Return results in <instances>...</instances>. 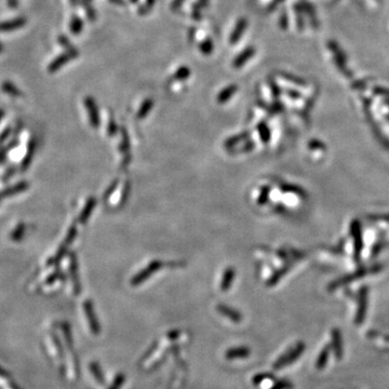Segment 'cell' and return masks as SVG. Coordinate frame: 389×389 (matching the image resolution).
<instances>
[{
  "label": "cell",
  "mask_w": 389,
  "mask_h": 389,
  "mask_svg": "<svg viewBox=\"0 0 389 389\" xmlns=\"http://www.w3.org/2000/svg\"><path fill=\"white\" fill-rule=\"evenodd\" d=\"M16 2H17V0H9V3H10V6H12V7H15Z\"/></svg>",
  "instance_id": "obj_36"
},
{
  "label": "cell",
  "mask_w": 389,
  "mask_h": 389,
  "mask_svg": "<svg viewBox=\"0 0 389 389\" xmlns=\"http://www.w3.org/2000/svg\"><path fill=\"white\" fill-rule=\"evenodd\" d=\"M249 135H250L249 132L240 133V134H238V135H235V136H233V137H230L229 140H227V141L224 143V146H225L226 148H233L236 144H238V143L244 141L245 138H248Z\"/></svg>",
  "instance_id": "obj_22"
},
{
  "label": "cell",
  "mask_w": 389,
  "mask_h": 389,
  "mask_svg": "<svg viewBox=\"0 0 389 389\" xmlns=\"http://www.w3.org/2000/svg\"><path fill=\"white\" fill-rule=\"evenodd\" d=\"M268 194H269V187L267 186H264L261 189V194H259L258 199H257V203L258 205H264L267 201L268 199Z\"/></svg>",
  "instance_id": "obj_27"
},
{
  "label": "cell",
  "mask_w": 389,
  "mask_h": 389,
  "mask_svg": "<svg viewBox=\"0 0 389 389\" xmlns=\"http://www.w3.org/2000/svg\"><path fill=\"white\" fill-rule=\"evenodd\" d=\"M90 371L91 374L93 375V377L95 378V381L100 384V385H104L105 384V377L102 372V369L100 368V365L97 364V362H91L90 365Z\"/></svg>",
  "instance_id": "obj_18"
},
{
  "label": "cell",
  "mask_w": 389,
  "mask_h": 389,
  "mask_svg": "<svg viewBox=\"0 0 389 389\" xmlns=\"http://www.w3.org/2000/svg\"><path fill=\"white\" fill-rule=\"evenodd\" d=\"M118 186V180H114V183H112V185H110V186L108 187V189H107V192H106V194H105V198H108L109 196H110V194H112L115 189H116V187Z\"/></svg>",
  "instance_id": "obj_31"
},
{
  "label": "cell",
  "mask_w": 389,
  "mask_h": 389,
  "mask_svg": "<svg viewBox=\"0 0 389 389\" xmlns=\"http://www.w3.org/2000/svg\"><path fill=\"white\" fill-rule=\"evenodd\" d=\"M253 147H254V142H249V143H247V144H245L242 148H240V150H239L238 151H242V152L250 151V150H253Z\"/></svg>",
  "instance_id": "obj_32"
},
{
  "label": "cell",
  "mask_w": 389,
  "mask_h": 389,
  "mask_svg": "<svg viewBox=\"0 0 389 389\" xmlns=\"http://www.w3.org/2000/svg\"><path fill=\"white\" fill-rule=\"evenodd\" d=\"M26 231V225L24 223H20L15 226V228L12 230V233L10 235V239L12 241L18 242L22 238L24 237Z\"/></svg>",
  "instance_id": "obj_21"
},
{
  "label": "cell",
  "mask_w": 389,
  "mask_h": 389,
  "mask_svg": "<svg viewBox=\"0 0 389 389\" xmlns=\"http://www.w3.org/2000/svg\"><path fill=\"white\" fill-rule=\"evenodd\" d=\"M124 381H126V376H124L123 374H118L117 376L115 377L112 385L109 386L108 389H120L124 384Z\"/></svg>",
  "instance_id": "obj_26"
},
{
  "label": "cell",
  "mask_w": 389,
  "mask_h": 389,
  "mask_svg": "<svg viewBox=\"0 0 389 389\" xmlns=\"http://www.w3.org/2000/svg\"><path fill=\"white\" fill-rule=\"evenodd\" d=\"M250 356V349L247 347H234L226 351L225 357L226 359L233 360V359H243L248 358Z\"/></svg>",
  "instance_id": "obj_9"
},
{
  "label": "cell",
  "mask_w": 389,
  "mask_h": 389,
  "mask_svg": "<svg viewBox=\"0 0 389 389\" xmlns=\"http://www.w3.org/2000/svg\"><path fill=\"white\" fill-rule=\"evenodd\" d=\"M235 276H236L235 268H233V267L227 268V269L224 271L223 278H222V281H221V290L222 291L229 290L231 284H233V281L235 279Z\"/></svg>",
  "instance_id": "obj_11"
},
{
  "label": "cell",
  "mask_w": 389,
  "mask_h": 389,
  "mask_svg": "<svg viewBox=\"0 0 389 389\" xmlns=\"http://www.w3.org/2000/svg\"><path fill=\"white\" fill-rule=\"evenodd\" d=\"M69 275L72 278L73 290L76 295H79L81 292V285L79 280V270H78V261L75 254L71 255V262H69Z\"/></svg>",
  "instance_id": "obj_5"
},
{
  "label": "cell",
  "mask_w": 389,
  "mask_h": 389,
  "mask_svg": "<svg viewBox=\"0 0 389 389\" xmlns=\"http://www.w3.org/2000/svg\"><path fill=\"white\" fill-rule=\"evenodd\" d=\"M76 235H77V229L75 226L71 227V228L68 229V233L66 235V238L64 239L63 243L60 245V248L58 249L57 253H55V255L50 259L48 262V265H55V264L60 263V261H62V258L65 256V254H66L68 247L72 244V242L74 241V239L76 238Z\"/></svg>",
  "instance_id": "obj_1"
},
{
  "label": "cell",
  "mask_w": 389,
  "mask_h": 389,
  "mask_svg": "<svg viewBox=\"0 0 389 389\" xmlns=\"http://www.w3.org/2000/svg\"><path fill=\"white\" fill-rule=\"evenodd\" d=\"M95 206H96V199L93 197L89 198V200L87 201L85 208H83L80 215H79V223L80 224H85L86 222L89 220L91 213H92V211H93Z\"/></svg>",
  "instance_id": "obj_12"
},
{
  "label": "cell",
  "mask_w": 389,
  "mask_h": 389,
  "mask_svg": "<svg viewBox=\"0 0 389 389\" xmlns=\"http://www.w3.org/2000/svg\"><path fill=\"white\" fill-rule=\"evenodd\" d=\"M120 150H121L122 154L124 155V161L123 164H127L130 159L129 151H130V141L128 137L127 131L124 129H122V141H121V146H120Z\"/></svg>",
  "instance_id": "obj_20"
},
{
  "label": "cell",
  "mask_w": 389,
  "mask_h": 389,
  "mask_svg": "<svg viewBox=\"0 0 389 389\" xmlns=\"http://www.w3.org/2000/svg\"><path fill=\"white\" fill-rule=\"evenodd\" d=\"M254 52H255V50H254L253 48H248L247 50H244L243 52H242L241 54H240V55H238L237 59L235 60L234 66L237 67V68L240 67V66H242V65H243L245 62H247L250 58L253 57Z\"/></svg>",
  "instance_id": "obj_17"
},
{
  "label": "cell",
  "mask_w": 389,
  "mask_h": 389,
  "mask_svg": "<svg viewBox=\"0 0 389 389\" xmlns=\"http://www.w3.org/2000/svg\"><path fill=\"white\" fill-rule=\"evenodd\" d=\"M329 47L332 50L333 54H334V59H335V62L339 65V67L341 68V71H343L344 73H347V69H345V55L343 54L342 51L340 50V48L337 47V45L334 43H330L329 45Z\"/></svg>",
  "instance_id": "obj_14"
},
{
  "label": "cell",
  "mask_w": 389,
  "mask_h": 389,
  "mask_svg": "<svg viewBox=\"0 0 389 389\" xmlns=\"http://www.w3.org/2000/svg\"><path fill=\"white\" fill-rule=\"evenodd\" d=\"M2 50H3V48H2V45H1V44H0V54H1V53H2Z\"/></svg>",
  "instance_id": "obj_38"
},
{
  "label": "cell",
  "mask_w": 389,
  "mask_h": 389,
  "mask_svg": "<svg viewBox=\"0 0 389 389\" xmlns=\"http://www.w3.org/2000/svg\"><path fill=\"white\" fill-rule=\"evenodd\" d=\"M152 105H154V102H152V100H150V99H148V100H146L144 103L142 104V106H141V108L138 109V113H137V118L138 119H143V118H145L146 116L150 114V109L152 108Z\"/></svg>",
  "instance_id": "obj_23"
},
{
  "label": "cell",
  "mask_w": 389,
  "mask_h": 389,
  "mask_svg": "<svg viewBox=\"0 0 389 389\" xmlns=\"http://www.w3.org/2000/svg\"><path fill=\"white\" fill-rule=\"evenodd\" d=\"M30 187V184L25 182V180H23V182L17 183L15 185H13L11 187H8L4 189V191L0 192V200H1L2 198H7V197H12V196H16V194H20L22 193L26 192L27 189Z\"/></svg>",
  "instance_id": "obj_8"
},
{
  "label": "cell",
  "mask_w": 389,
  "mask_h": 389,
  "mask_svg": "<svg viewBox=\"0 0 389 389\" xmlns=\"http://www.w3.org/2000/svg\"><path fill=\"white\" fill-rule=\"evenodd\" d=\"M77 55H78V52H77L76 50H74V49L67 51L66 53L59 55L58 58H55V59L53 60V61L49 64L48 72H49V73H55V72H58L60 68L63 67L64 65L66 64V63H68L69 61H71L72 59L76 58Z\"/></svg>",
  "instance_id": "obj_4"
},
{
  "label": "cell",
  "mask_w": 389,
  "mask_h": 389,
  "mask_svg": "<svg viewBox=\"0 0 389 389\" xmlns=\"http://www.w3.org/2000/svg\"><path fill=\"white\" fill-rule=\"evenodd\" d=\"M71 2H72V4H76L77 0H71Z\"/></svg>",
  "instance_id": "obj_39"
},
{
  "label": "cell",
  "mask_w": 389,
  "mask_h": 389,
  "mask_svg": "<svg viewBox=\"0 0 389 389\" xmlns=\"http://www.w3.org/2000/svg\"><path fill=\"white\" fill-rule=\"evenodd\" d=\"M189 69L186 67H183V68H180L179 71L175 74V79L178 80H182V79H186V78L189 76Z\"/></svg>",
  "instance_id": "obj_29"
},
{
  "label": "cell",
  "mask_w": 389,
  "mask_h": 389,
  "mask_svg": "<svg viewBox=\"0 0 389 389\" xmlns=\"http://www.w3.org/2000/svg\"><path fill=\"white\" fill-rule=\"evenodd\" d=\"M180 334V331H171V332H169L168 334H166V337H168V339H170V340H174V339H177V337L179 336Z\"/></svg>",
  "instance_id": "obj_33"
},
{
  "label": "cell",
  "mask_w": 389,
  "mask_h": 389,
  "mask_svg": "<svg viewBox=\"0 0 389 389\" xmlns=\"http://www.w3.org/2000/svg\"><path fill=\"white\" fill-rule=\"evenodd\" d=\"M217 312H219L222 316H224L226 318H228L231 322L234 323H240L242 321V316L240 314L237 310L231 308L229 306H227V305L224 304H219L216 306Z\"/></svg>",
  "instance_id": "obj_7"
},
{
  "label": "cell",
  "mask_w": 389,
  "mask_h": 389,
  "mask_svg": "<svg viewBox=\"0 0 389 389\" xmlns=\"http://www.w3.org/2000/svg\"><path fill=\"white\" fill-rule=\"evenodd\" d=\"M35 150H36V141L35 140H31L29 143V146H27V151L25 154L24 159L22 161V165H21V168L22 170H26L29 168L30 162L32 160V156L35 155Z\"/></svg>",
  "instance_id": "obj_15"
},
{
  "label": "cell",
  "mask_w": 389,
  "mask_h": 389,
  "mask_svg": "<svg viewBox=\"0 0 389 389\" xmlns=\"http://www.w3.org/2000/svg\"><path fill=\"white\" fill-rule=\"evenodd\" d=\"M161 267H162V263L160 261H152L151 263L148 264L144 269L141 270L140 272H137V274L132 278L131 284L133 286H136L138 284H143V282L146 281L147 279H150L151 275H154L155 272L160 270Z\"/></svg>",
  "instance_id": "obj_2"
},
{
  "label": "cell",
  "mask_w": 389,
  "mask_h": 389,
  "mask_svg": "<svg viewBox=\"0 0 389 389\" xmlns=\"http://www.w3.org/2000/svg\"><path fill=\"white\" fill-rule=\"evenodd\" d=\"M85 106L88 110V115H89V120H90L91 126L93 128H97L100 126V115H99V109H97L95 102L93 101L92 97L88 96L85 99Z\"/></svg>",
  "instance_id": "obj_6"
},
{
  "label": "cell",
  "mask_w": 389,
  "mask_h": 389,
  "mask_svg": "<svg viewBox=\"0 0 389 389\" xmlns=\"http://www.w3.org/2000/svg\"><path fill=\"white\" fill-rule=\"evenodd\" d=\"M82 30V21L78 16H73L71 21V30L74 34H79Z\"/></svg>",
  "instance_id": "obj_25"
},
{
  "label": "cell",
  "mask_w": 389,
  "mask_h": 389,
  "mask_svg": "<svg viewBox=\"0 0 389 389\" xmlns=\"http://www.w3.org/2000/svg\"><path fill=\"white\" fill-rule=\"evenodd\" d=\"M258 129V134L259 136H261V140L264 143H267L269 142V137H270V133H269V129L267 128V126L264 122L259 123L257 126Z\"/></svg>",
  "instance_id": "obj_24"
},
{
  "label": "cell",
  "mask_w": 389,
  "mask_h": 389,
  "mask_svg": "<svg viewBox=\"0 0 389 389\" xmlns=\"http://www.w3.org/2000/svg\"><path fill=\"white\" fill-rule=\"evenodd\" d=\"M108 135L109 136H113V135H115L116 133H117V126H116V123H115V121L114 120L112 119L109 121V124H108Z\"/></svg>",
  "instance_id": "obj_30"
},
{
  "label": "cell",
  "mask_w": 389,
  "mask_h": 389,
  "mask_svg": "<svg viewBox=\"0 0 389 389\" xmlns=\"http://www.w3.org/2000/svg\"><path fill=\"white\" fill-rule=\"evenodd\" d=\"M288 385H289V384L286 382H281V383H278L277 385H275L271 389H284V388L288 387Z\"/></svg>",
  "instance_id": "obj_35"
},
{
  "label": "cell",
  "mask_w": 389,
  "mask_h": 389,
  "mask_svg": "<svg viewBox=\"0 0 389 389\" xmlns=\"http://www.w3.org/2000/svg\"><path fill=\"white\" fill-rule=\"evenodd\" d=\"M1 89L4 92V93H7L9 95H11L13 97H20L22 96V92L20 91L17 87H15L13 85L12 82L10 81H4L1 86Z\"/></svg>",
  "instance_id": "obj_19"
},
{
  "label": "cell",
  "mask_w": 389,
  "mask_h": 389,
  "mask_svg": "<svg viewBox=\"0 0 389 389\" xmlns=\"http://www.w3.org/2000/svg\"><path fill=\"white\" fill-rule=\"evenodd\" d=\"M16 145V142L15 141H13L11 144H9V146H6L4 148H2V150H0V164H1V162L6 159V157H7V154L9 151H10L13 147H15Z\"/></svg>",
  "instance_id": "obj_28"
},
{
  "label": "cell",
  "mask_w": 389,
  "mask_h": 389,
  "mask_svg": "<svg viewBox=\"0 0 389 389\" xmlns=\"http://www.w3.org/2000/svg\"><path fill=\"white\" fill-rule=\"evenodd\" d=\"M247 25H248L247 20H245V18H240L237 23V25H236V27H235V30H233V32H231V36H230V44L231 45L237 43L240 37H241V35L243 34L245 29H247Z\"/></svg>",
  "instance_id": "obj_13"
},
{
  "label": "cell",
  "mask_w": 389,
  "mask_h": 389,
  "mask_svg": "<svg viewBox=\"0 0 389 389\" xmlns=\"http://www.w3.org/2000/svg\"><path fill=\"white\" fill-rule=\"evenodd\" d=\"M9 379V375L3 371V370L0 369V382H7Z\"/></svg>",
  "instance_id": "obj_34"
},
{
  "label": "cell",
  "mask_w": 389,
  "mask_h": 389,
  "mask_svg": "<svg viewBox=\"0 0 389 389\" xmlns=\"http://www.w3.org/2000/svg\"><path fill=\"white\" fill-rule=\"evenodd\" d=\"M26 24V20L23 17L15 18V20L7 21L0 23V31H12L18 29H22Z\"/></svg>",
  "instance_id": "obj_10"
},
{
  "label": "cell",
  "mask_w": 389,
  "mask_h": 389,
  "mask_svg": "<svg viewBox=\"0 0 389 389\" xmlns=\"http://www.w3.org/2000/svg\"><path fill=\"white\" fill-rule=\"evenodd\" d=\"M83 312H85L90 331L93 333L94 335H99L101 332V326L99 320H97L96 314L93 308V304H92L90 299H86L85 302H83Z\"/></svg>",
  "instance_id": "obj_3"
},
{
  "label": "cell",
  "mask_w": 389,
  "mask_h": 389,
  "mask_svg": "<svg viewBox=\"0 0 389 389\" xmlns=\"http://www.w3.org/2000/svg\"><path fill=\"white\" fill-rule=\"evenodd\" d=\"M0 201H1V200H0Z\"/></svg>",
  "instance_id": "obj_40"
},
{
  "label": "cell",
  "mask_w": 389,
  "mask_h": 389,
  "mask_svg": "<svg viewBox=\"0 0 389 389\" xmlns=\"http://www.w3.org/2000/svg\"><path fill=\"white\" fill-rule=\"evenodd\" d=\"M238 90V87L236 85H231L229 87L225 88L224 90L221 91V93L217 96V102L219 103H225V102L228 101L231 96H233L236 92Z\"/></svg>",
  "instance_id": "obj_16"
},
{
  "label": "cell",
  "mask_w": 389,
  "mask_h": 389,
  "mask_svg": "<svg viewBox=\"0 0 389 389\" xmlns=\"http://www.w3.org/2000/svg\"><path fill=\"white\" fill-rule=\"evenodd\" d=\"M3 116H4V110H3V109H0V121H1V120H2Z\"/></svg>",
  "instance_id": "obj_37"
}]
</instances>
